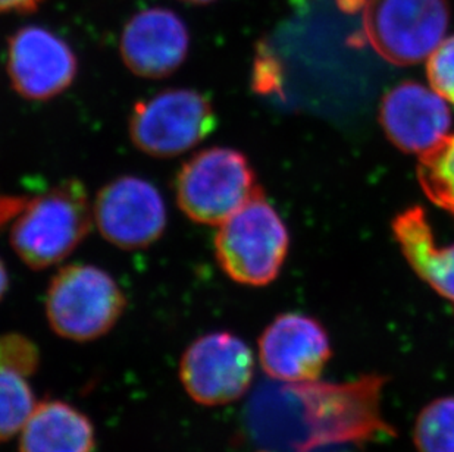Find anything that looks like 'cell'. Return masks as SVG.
I'll use <instances>...</instances> for the list:
<instances>
[{"label":"cell","instance_id":"obj_23","mask_svg":"<svg viewBox=\"0 0 454 452\" xmlns=\"http://www.w3.org/2000/svg\"><path fill=\"white\" fill-rule=\"evenodd\" d=\"M181 2L192 4H212V2H216V0H181Z\"/></svg>","mask_w":454,"mask_h":452},{"label":"cell","instance_id":"obj_22","mask_svg":"<svg viewBox=\"0 0 454 452\" xmlns=\"http://www.w3.org/2000/svg\"><path fill=\"white\" fill-rule=\"evenodd\" d=\"M9 288L8 270L4 268V261L0 259V300L4 299Z\"/></svg>","mask_w":454,"mask_h":452},{"label":"cell","instance_id":"obj_21","mask_svg":"<svg viewBox=\"0 0 454 452\" xmlns=\"http://www.w3.org/2000/svg\"><path fill=\"white\" fill-rule=\"evenodd\" d=\"M44 0H0V13L33 12L43 4Z\"/></svg>","mask_w":454,"mask_h":452},{"label":"cell","instance_id":"obj_4","mask_svg":"<svg viewBox=\"0 0 454 452\" xmlns=\"http://www.w3.org/2000/svg\"><path fill=\"white\" fill-rule=\"evenodd\" d=\"M46 316L59 337L93 341L121 319L127 299L120 284L95 265L73 263L53 275L46 292Z\"/></svg>","mask_w":454,"mask_h":452},{"label":"cell","instance_id":"obj_16","mask_svg":"<svg viewBox=\"0 0 454 452\" xmlns=\"http://www.w3.org/2000/svg\"><path fill=\"white\" fill-rule=\"evenodd\" d=\"M35 409V395L26 376L0 367V442L22 431Z\"/></svg>","mask_w":454,"mask_h":452},{"label":"cell","instance_id":"obj_14","mask_svg":"<svg viewBox=\"0 0 454 452\" xmlns=\"http://www.w3.org/2000/svg\"><path fill=\"white\" fill-rule=\"evenodd\" d=\"M95 429L90 420L64 401L35 406L22 429L20 452H93Z\"/></svg>","mask_w":454,"mask_h":452},{"label":"cell","instance_id":"obj_2","mask_svg":"<svg viewBox=\"0 0 454 452\" xmlns=\"http://www.w3.org/2000/svg\"><path fill=\"white\" fill-rule=\"evenodd\" d=\"M215 256L221 269L241 285L265 286L281 272L288 232L263 190L219 225Z\"/></svg>","mask_w":454,"mask_h":452},{"label":"cell","instance_id":"obj_9","mask_svg":"<svg viewBox=\"0 0 454 452\" xmlns=\"http://www.w3.org/2000/svg\"><path fill=\"white\" fill-rule=\"evenodd\" d=\"M77 74L73 47L53 31L27 26L9 37V80L21 97L35 102L55 98L73 86Z\"/></svg>","mask_w":454,"mask_h":452},{"label":"cell","instance_id":"obj_13","mask_svg":"<svg viewBox=\"0 0 454 452\" xmlns=\"http://www.w3.org/2000/svg\"><path fill=\"white\" fill-rule=\"evenodd\" d=\"M393 232L411 269L454 308V244L438 245L419 206L397 214Z\"/></svg>","mask_w":454,"mask_h":452},{"label":"cell","instance_id":"obj_15","mask_svg":"<svg viewBox=\"0 0 454 452\" xmlns=\"http://www.w3.org/2000/svg\"><path fill=\"white\" fill-rule=\"evenodd\" d=\"M418 180L429 200L454 216V134L420 154Z\"/></svg>","mask_w":454,"mask_h":452},{"label":"cell","instance_id":"obj_20","mask_svg":"<svg viewBox=\"0 0 454 452\" xmlns=\"http://www.w3.org/2000/svg\"><path fill=\"white\" fill-rule=\"evenodd\" d=\"M28 201L30 199L24 196H0V226L17 218Z\"/></svg>","mask_w":454,"mask_h":452},{"label":"cell","instance_id":"obj_18","mask_svg":"<svg viewBox=\"0 0 454 452\" xmlns=\"http://www.w3.org/2000/svg\"><path fill=\"white\" fill-rule=\"evenodd\" d=\"M427 73L431 89L454 105V35L429 55Z\"/></svg>","mask_w":454,"mask_h":452},{"label":"cell","instance_id":"obj_8","mask_svg":"<svg viewBox=\"0 0 454 452\" xmlns=\"http://www.w3.org/2000/svg\"><path fill=\"white\" fill-rule=\"evenodd\" d=\"M93 219L109 243L140 250L156 243L167 230V205L153 183L140 176H120L100 188Z\"/></svg>","mask_w":454,"mask_h":452},{"label":"cell","instance_id":"obj_7","mask_svg":"<svg viewBox=\"0 0 454 452\" xmlns=\"http://www.w3.org/2000/svg\"><path fill=\"white\" fill-rule=\"evenodd\" d=\"M253 373L252 350L230 332L199 338L181 360V382L190 397L203 406L237 401L250 388Z\"/></svg>","mask_w":454,"mask_h":452},{"label":"cell","instance_id":"obj_19","mask_svg":"<svg viewBox=\"0 0 454 452\" xmlns=\"http://www.w3.org/2000/svg\"><path fill=\"white\" fill-rule=\"evenodd\" d=\"M39 366V351L35 342L18 333L0 337V367L30 376Z\"/></svg>","mask_w":454,"mask_h":452},{"label":"cell","instance_id":"obj_3","mask_svg":"<svg viewBox=\"0 0 454 452\" xmlns=\"http://www.w3.org/2000/svg\"><path fill=\"white\" fill-rule=\"evenodd\" d=\"M249 159L231 147H209L176 172L174 191L181 212L200 225L219 226L261 190Z\"/></svg>","mask_w":454,"mask_h":452},{"label":"cell","instance_id":"obj_5","mask_svg":"<svg viewBox=\"0 0 454 452\" xmlns=\"http://www.w3.org/2000/svg\"><path fill=\"white\" fill-rule=\"evenodd\" d=\"M218 124L214 105L194 89H168L138 100L129 118L133 144L152 158L187 153L214 133Z\"/></svg>","mask_w":454,"mask_h":452},{"label":"cell","instance_id":"obj_17","mask_svg":"<svg viewBox=\"0 0 454 452\" xmlns=\"http://www.w3.org/2000/svg\"><path fill=\"white\" fill-rule=\"evenodd\" d=\"M418 452H454V397H442L420 411L413 427Z\"/></svg>","mask_w":454,"mask_h":452},{"label":"cell","instance_id":"obj_1","mask_svg":"<svg viewBox=\"0 0 454 452\" xmlns=\"http://www.w3.org/2000/svg\"><path fill=\"white\" fill-rule=\"evenodd\" d=\"M93 205L84 183L65 180L35 197L13 219L11 244L30 269H49L71 256L90 234Z\"/></svg>","mask_w":454,"mask_h":452},{"label":"cell","instance_id":"obj_11","mask_svg":"<svg viewBox=\"0 0 454 452\" xmlns=\"http://www.w3.org/2000/svg\"><path fill=\"white\" fill-rule=\"evenodd\" d=\"M189 51V28L171 9L151 8L136 13L121 35V58L137 77H169L184 64Z\"/></svg>","mask_w":454,"mask_h":452},{"label":"cell","instance_id":"obj_12","mask_svg":"<svg viewBox=\"0 0 454 452\" xmlns=\"http://www.w3.org/2000/svg\"><path fill=\"white\" fill-rule=\"evenodd\" d=\"M380 121L395 147L420 156L447 136L451 115L440 94L418 82H403L382 100Z\"/></svg>","mask_w":454,"mask_h":452},{"label":"cell","instance_id":"obj_6","mask_svg":"<svg viewBox=\"0 0 454 452\" xmlns=\"http://www.w3.org/2000/svg\"><path fill=\"white\" fill-rule=\"evenodd\" d=\"M450 21L449 0H366L364 37L382 59L407 66L428 59Z\"/></svg>","mask_w":454,"mask_h":452},{"label":"cell","instance_id":"obj_10","mask_svg":"<svg viewBox=\"0 0 454 452\" xmlns=\"http://www.w3.org/2000/svg\"><path fill=\"white\" fill-rule=\"evenodd\" d=\"M331 355L330 338L324 326L301 313L281 315L259 338L262 369L284 384L315 382Z\"/></svg>","mask_w":454,"mask_h":452}]
</instances>
